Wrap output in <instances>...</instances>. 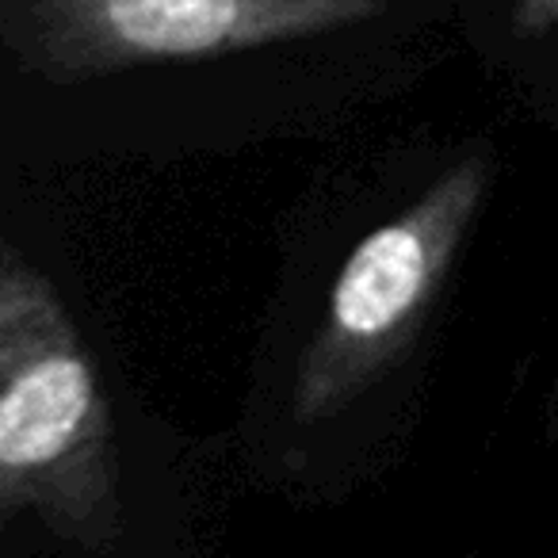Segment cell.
I'll return each instance as SVG.
<instances>
[{"instance_id": "1", "label": "cell", "mask_w": 558, "mask_h": 558, "mask_svg": "<svg viewBox=\"0 0 558 558\" xmlns=\"http://www.w3.org/2000/svg\"><path fill=\"white\" fill-rule=\"evenodd\" d=\"M35 517L58 543L116 550L119 451L100 372L50 276L0 253V520Z\"/></svg>"}, {"instance_id": "2", "label": "cell", "mask_w": 558, "mask_h": 558, "mask_svg": "<svg viewBox=\"0 0 558 558\" xmlns=\"http://www.w3.org/2000/svg\"><path fill=\"white\" fill-rule=\"evenodd\" d=\"M494 154L471 149L352 248L295 367V421L318 425L344 413L405 356L494 187Z\"/></svg>"}, {"instance_id": "3", "label": "cell", "mask_w": 558, "mask_h": 558, "mask_svg": "<svg viewBox=\"0 0 558 558\" xmlns=\"http://www.w3.org/2000/svg\"><path fill=\"white\" fill-rule=\"evenodd\" d=\"M383 12L387 0H32L20 54L35 77L81 85L318 39Z\"/></svg>"}, {"instance_id": "4", "label": "cell", "mask_w": 558, "mask_h": 558, "mask_svg": "<svg viewBox=\"0 0 558 558\" xmlns=\"http://www.w3.org/2000/svg\"><path fill=\"white\" fill-rule=\"evenodd\" d=\"M558 27V0H512V32L520 39H539Z\"/></svg>"}]
</instances>
